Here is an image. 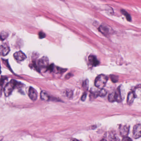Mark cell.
<instances>
[{
  "instance_id": "29",
  "label": "cell",
  "mask_w": 141,
  "mask_h": 141,
  "mask_svg": "<svg viewBox=\"0 0 141 141\" xmlns=\"http://www.w3.org/2000/svg\"></svg>"
},
{
  "instance_id": "3",
  "label": "cell",
  "mask_w": 141,
  "mask_h": 141,
  "mask_svg": "<svg viewBox=\"0 0 141 141\" xmlns=\"http://www.w3.org/2000/svg\"><path fill=\"white\" fill-rule=\"evenodd\" d=\"M99 31L104 35L108 36L112 33L113 30L109 25L103 24L99 28Z\"/></svg>"
},
{
  "instance_id": "18",
  "label": "cell",
  "mask_w": 141,
  "mask_h": 141,
  "mask_svg": "<svg viewBox=\"0 0 141 141\" xmlns=\"http://www.w3.org/2000/svg\"><path fill=\"white\" fill-rule=\"evenodd\" d=\"M111 78L113 82L115 83L118 82V77L116 75H111Z\"/></svg>"
},
{
  "instance_id": "13",
  "label": "cell",
  "mask_w": 141,
  "mask_h": 141,
  "mask_svg": "<svg viewBox=\"0 0 141 141\" xmlns=\"http://www.w3.org/2000/svg\"><path fill=\"white\" fill-rule=\"evenodd\" d=\"M41 98L44 101H48L49 99V96L44 91H42L41 93Z\"/></svg>"
},
{
  "instance_id": "21",
  "label": "cell",
  "mask_w": 141,
  "mask_h": 141,
  "mask_svg": "<svg viewBox=\"0 0 141 141\" xmlns=\"http://www.w3.org/2000/svg\"><path fill=\"white\" fill-rule=\"evenodd\" d=\"M39 38L40 39H43V38H45L46 37V35L42 31L39 32Z\"/></svg>"
},
{
  "instance_id": "5",
  "label": "cell",
  "mask_w": 141,
  "mask_h": 141,
  "mask_svg": "<svg viewBox=\"0 0 141 141\" xmlns=\"http://www.w3.org/2000/svg\"><path fill=\"white\" fill-rule=\"evenodd\" d=\"M141 125L139 124L134 126L133 132V136L135 139L139 138L141 136Z\"/></svg>"
},
{
  "instance_id": "9",
  "label": "cell",
  "mask_w": 141,
  "mask_h": 141,
  "mask_svg": "<svg viewBox=\"0 0 141 141\" xmlns=\"http://www.w3.org/2000/svg\"><path fill=\"white\" fill-rule=\"evenodd\" d=\"M89 61L90 64L94 66H96L99 64V62L97 57L94 55H90L88 57Z\"/></svg>"
},
{
  "instance_id": "8",
  "label": "cell",
  "mask_w": 141,
  "mask_h": 141,
  "mask_svg": "<svg viewBox=\"0 0 141 141\" xmlns=\"http://www.w3.org/2000/svg\"><path fill=\"white\" fill-rule=\"evenodd\" d=\"M28 95L31 100L33 101H35L37 98V91L34 88L32 87H29Z\"/></svg>"
},
{
  "instance_id": "12",
  "label": "cell",
  "mask_w": 141,
  "mask_h": 141,
  "mask_svg": "<svg viewBox=\"0 0 141 141\" xmlns=\"http://www.w3.org/2000/svg\"><path fill=\"white\" fill-rule=\"evenodd\" d=\"M135 94L133 92H130L127 98V103L128 105H131L132 103H133L134 100L135 99Z\"/></svg>"
},
{
  "instance_id": "23",
  "label": "cell",
  "mask_w": 141,
  "mask_h": 141,
  "mask_svg": "<svg viewBox=\"0 0 141 141\" xmlns=\"http://www.w3.org/2000/svg\"><path fill=\"white\" fill-rule=\"evenodd\" d=\"M122 141H132V139L130 138L129 137H125L123 138Z\"/></svg>"
},
{
  "instance_id": "27",
  "label": "cell",
  "mask_w": 141,
  "mask_h": 141,
  "mask_svg": "<svg viewBox=\"0 0 141 141\" xmlns=\"http://www.w3.org/2000/svg\"><path fill=\"white\" fill-rule=\"evenodd\" d=\"M72 141H79V140H76V139H74V140H72Z\"/></svg>"
},
{
  "instance_id": "2",
  "label": "cell",
  "mask_w": 141,
  "mask_h": 141,
  "mask_svg": "<svg viewBox=\"0 0 141 141\" xmlns=\"http://www.w3.org/2000/svg\"><path fill=\"white\" fill-rule=\"evenodd\" d=\"M16 85L17 82L15 80H12L5 85L4 89V93L6 97H8L11 94Z\"/></svg>"
},
{
  "instance_id": "10",
  "label": "cell",
  "mask_w": 141,
  "mask_h": 141,
  "mask_svg": "<svg viewBox=\"0 0 141 141\" xmlns=\"http://www.w3.org/2000/svg\"><path fill=\"white\" fill-rule=\"evenodd\" d=\"M129 127L126 126H120V135L123 137L127 136L129 132Z\"/></svg>"
},
{
  "instance_id": "15",
  "label": "cell",
  "mask_w": 141,
  "mask_h": 141,
  "mask_svg": "<svg viewBox=\"0 0 141 141\" xmlns=\"http://www.w3.org/2000/svg\"><path fill=\"white\" fill-rule=\"evenodd\" d=\"M121 12H122V13L123 14H124V15L126 16V19H127V21H132V18L131 17L130 14H128V13H127L125 10H122L121 11Z\"/></svg>"
},
{
  "instance_id": "7",
  "label": "cell",
  "mask_w": 141,
  "mask_h": 141,
  "mask_svg": "<svg viewBox=\"0 0 141 141\" xmlns=\"http://www.w3.org/2000/svg\"><path fill=\"white\" fill-rule=\"evenodd\" d=\"M13 56L14 59L18 61H22L25 60L27 58L26 55L21 51L15 53Z\"/></svg>"
},
{
  "instance_id": "1",
  "label": "cell",
  "mask_w": 141,
  "mask_h": 141,
  "mask_svg": "<svg viewBox=\"0 0 141 141\" xmlns=\"http://www.w3.org/2000/svg\"><path fill=\"white\" fill-rule=\"evenodd\" d=\"M108 81V77L104 74H100L96 78L94 85L97 87L102 89L105 86Z\"/></svg>"
},
{
  "instance_id": "24",
  "label": "cell",
  "mask_w": 141,
  "mask_h": 141,
  "mask_svg": "<svg viewBox=\"0 0 141 141\" xmlns=\"http://www.w3.org/2000/svg\"><path fill=\"white\" fill-rule=\"evenodd\" d=\"M86 93L84 94L82 96V97H81V100H82L83 101H85L86 99Z\"/></svg>"
},
{
  "instance_id": "4",
  "label": "cell",
  "mask_w": 141,
  "mask_h": 141,
  "mask_svg": "<svg viewBox=\"0 0 141 141\" xmlns=\"http://www.w3.org/2000/svg\"><path fill=\"white\" fill-rule=\"evenodd\" d=\"M48 57L43 56L38 61V65L41 68H47L48 66Z\"/></svg>"
},
{
  "instance_id": "14",
  "label": "cell",
  "mask_w": 141,
  "mask_h": 141,
  "mask_svg": "<svg viewBox=\"0 0 141 141\" xmlns=\"http://www.w3.org/2000/svg\"><path fill=\"white\" fill-rule=\"evenodd\" d=\"M8 36V34L6 31H1L0 34V39L2 41L5 40V39H6L7 37Z\"/></svg>"
},
{
  "instance_id": "25",
  "label": "cell",
  "mask_w": 141,
  "mask_h": 141,
  "mask_svg": "<svg viewBox=\"0 0 141 141\" xmlns=\"http://www.w3.org/2000/svg\"><path fill=\"white\" fill-rule=\"evenodd\" d=\"M67 96L68 97H71L72 96V92L71 91H68L67 93Z\"/></svg>"
},
{
  "instance_id": "22",
  "label": "cell",
  "mask_w": 141,
  "mask_h": 141,
  "mask_svg": "<svg viewBox=\"0 0 141 141\" xmlns=\"http://www.w3.org/2000/svg\"><path fill=\"white\" fill-rule=\"evenodd\" d=\"M111 141H120V140L118 137L114 136L111 138Z\"/></svg>"
},
{
  "instance_id": "11",
  "label": "cell",
  "mask_w": 141,
  "mask_h": 141,
  "mask_svg": "<svg viewBox=\"0 0 141 141\" xmlns=\"http://www.w3.org/2000/svg\"><path fill=\"white\" fill-rule=\"evenodd\" d=\"M114 93L115 97V101L118 102H121L122 101V95L120 88H118Z\"/></svg>"
},
{
  "instance_id": "20",
  "label": "cell",
  "mask_w": 141,
  "mask_h": 141,
  "mask_svg": "<svg viewBox=\"0 0 141 141\" xmlns=\"http://www.w3.org/2000/svg\"><path fill=\"white\" fill-rule=\"evenodd\" d=\"M47 69L48 70H49L51 72L53 71L54 70V64H51V65H48V67L47 68Z\"/></svg>"
},
{
  "instance_id": "26",
  "label": "cell",
  "mask_w": 141,
  "mask_h": 141,
  "mask_svg": "<svg viewBox=\"0 0 141 141\" xmlns=\"http://www.w3.org/2000/svg\"><path fill=\"white\" fill-rule=\"evenodd\" d=\"M2 90H3V88H2V85L0 84V97H1L2 95Z\"/></svg>"
},
{
  "instance_id": "19",
  "label": "cell",
  "mask_w": 141,
  "mask_h": 141,
  "mask_svg": "<svg viewBox=\"0 0 141 141\" xmlns=\"http://www.w3.org/2000/svg\"><path fill=\"white\" fill-rule=\"evenodd\" d=\"M83 87L85 90H87L89 87V81L87 80H86L83 84Z\"/></svg>"
},
{
  "instance_id": "16",
  "label": "cell",
  "mask_w": 141,
  "mask_h": 141,
  "mask_svg": "<svg viewBox=\"0 0 141 141\" xmlns=\"http://www.w3.org/2000/svg\"><path fill=\"white\" fill-rule=\"evenodd\" d=\"M108 99L110 102H113L115 101V93H112L109 95Z\"/></svg>"
},
{
  "instance_id": "6",
  "label": "cell",
  "mask_w": 141,
  "mask_h": 141,
  "mask_svg": "<svg viewBox=\"0 0 141 141\" xmlns=\"http://www.w3.org/2000/svg\"><path fill=\"white\" fill-rule=\"evenodd\" d=\"M10 51V48L5 43L0 46V55L1 56H6Z\"/></svg>"
},
{
  "instance_id": "28",
  "label": "cell",
  "mask_w": 141,
  "mask_h": 141,
  "mask_svg": "<svg viewBox=\"0 0 141 141\" xmlns=\"http://www.w3.org/2000/svg\"><path fill=\"white\" fill-rule=\"evenodd\" d=\"M101 141H106V140H101Z\"/></svg>"
},
{
  "instance_id": "17",
  "label": "cell",
  "mask_w": 141,
  "mask_h": 141,
  "mask_svg": "<svg viewBox=\"0 0 141 141\" xmlns=\"http://www.w3.org/2000/svg\"><path fill=\"white\" fill-rule=\"evenodd\" d=\"M107 94V92L106 90L104 89H101V90L100 91L99 93L98 94V95L101 97H104Z\"/></svg>"
}]
</instances>
